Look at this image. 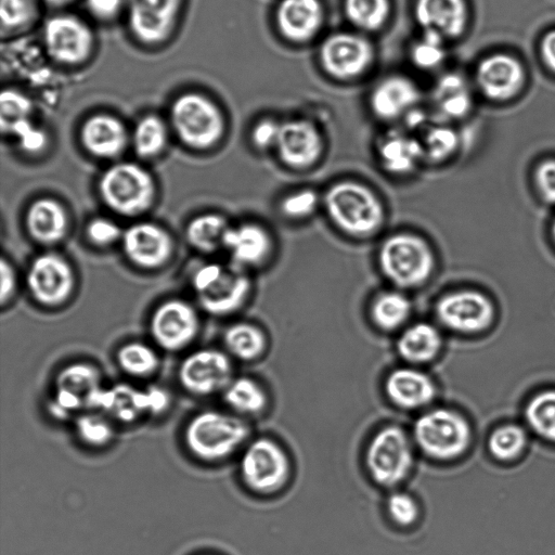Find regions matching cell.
I'll return each instance as SVG.
<instances>
[{"label":"cell","instance_id":"cell-34","mask_svg":"<svg viewBox=\"0 0 555 555\" xmlns=\"http://www.w3.org/2000/svg\"><path fill=\"white\" fill-rule=\"evenodd\" d=\"M222 393L227 405L243 415L259 414L268 405L267 392L249 377L233 378Z\"/></svg>","mask_w":555,"mask_h":555},{"label":"cell","instance_id":"cell-18","mask_svg":"<svg viewBox=\"0 0 555 555\" xmlns=\"http://www.w3.org/2000/svg\"><path fill=\"white\" fill-rule=\"evenodd\" d=\"M493 313L489 299L474 291L447 294L435 306V314L441 325L459 333L485 330L491 323Z\"/></svg>","mask_w":555,"mask_h":555},{"label":"cell","instance_id":"cell-46","mask_svg":"<svg viewBox=\"0 0 555 555\" xmlns=\"http://www.w3.org/2000/svg\"><path fill=\"white\" fill-rule=\"evenodd\" d=\"M3 133L13 135L20 147L29 154H37L48 144L47 133L37 127L30 117L22 119L8 128Z\"/></svg>","mask_w":555,"mask_h":555},{"label":"cell","instance_id":"cell-40","mask_svg":"<svg viewBox=\"0 0 555 555\" xmlns=\"http://www.w3.org/2000/svg\"><path fill=\"white\" fill-rule=\"evenodd\" d=\"M526 418L538 435L555 441V390L535 395L526 408Z\"/></svg>","mask_w":555,"mask_h":555},{"label":"cell","instance_id":"cell-26","mask_svg":"<svg viewBox=\"0 0 555 555\" xmlns=\"http://www.w3.org/2000/svg\"><path fill=\"white\" fill-rule=\"evenodd\" d=\"M375 152L382 169L395 177H408L425 162L421 140L404 131L385 133Z\"/></svg>","mask_w":555,"mask_h":555},{"label":"cell","instance_id":"cell-35","mask_svg":"<svg viewBox=\"0 0 555 555\" xmlns=\"http://www.w3.org/2000/svg\"><path fill=\"white\" fill-rule=\"evenodd\" d=\"M230 224L218 214H204L195 217L186 227V238L196 249L210 253L223 247L224 236Z\"/></svg>","mask_w":555,"mask_h":555},{"label":"cell","instance_id":"cell-50","mask_svg":"<svg viewBox=\"0 0 555 555\" xmlns=\"http://www.w3.org/2000/svg\"><path fill=\"white\" fill-rule=\"evenodd\" d=\"M122 233L117 223L106 218H95L87 228L88 237L96 245H109L121 240Z\"/></svg>","mask_w":555,"mask_h":555},{"label":"cell","instance_id":"cell-15","mask_svg":"<svg viewBox=\"0 0 555 555\" xmlns=\"http://www.w3.org/2000/svg\"><path fill=\"white\" fill-rule=\"evenodd\" d=\"M170 403L169 395L159 387H149L144 390L128 384H116L103 389L95 411L107 416L131 423L145 414H159Z\"/></svg>","mask_w":555,"mask_h":555},{"label":"cell","instance_id":"cell-33","mask_svg":"<svg viewBox=\"0 0 555 555\" xmlns=\"http://www.w3.org/2000/svg\"><path fill=\"white\" fill-rule=\"evenodd\" d=\"M223 343L231 356L243 361L260 358L268 344L264 332L249 322L230 325L224 332Z\"/></svg>","mask_w":555,"mask_h":555},{"label":"cell","instance_id":"cell-52","mask_svg":"<svg viewBox=\"0 0 555 555\" xmlns=\"http://www.w3.org/2000/svg\"><path fill=\"white\" fill-rule=\"evenodd\" d=\"M537 182L543 197L555 203V160H546L539 166Z\"/></svg>","mask_w":555,"mask_h":555},{"label":"cell","instance_id":"cell-43","mask_svg":"<svg viewBox=\"0 0 555 555\" xmlns=\"http://www.w3.org/2000/svg\"><path fill=\"white\" fill-rule=\"evenodd\" d=\"M444 39L434 33L423 31L422 37L411 47L413 64L424 70L438 67L446 55Z\"/></svg>","mask_w":555,"mask_h":555},{"label":"cell","instance_id":"cell-17","mask_svg":"<svg viewBox=\"0 0 555 555\" xmlns=\"http://www.w3.org/2000/svg\"><path fill=\"white\" fill-rule=\"evenodd\" d=\"M199 321L188 302L171 299L163 302L152 314L150 332L154 341L167 351H179L196 337Z\"/></svg>","mask_w":555,"mask_h":555},{"label":"cell","instance_id":"cell-53","mask_svg":"<svg viewBox=\"0 0 555 555\" xmlns=\"http://www.w3.org/2000/svg\"><path fill=\"white\" fill-rule=\"evenodd\" d=\"M0 275H1V292L0 298L1 302L4 304L7 300L11 298L15 291V273L11 264L2 259L0 264Z\"/></svg>","mask_w":555,"mask_h":555},{"label":"cell","instance_id":"cell-16","mask_svg":"<svg viewBox=\"0 0 555 555\" xmlns=\"http://www.w3.org/2000/svg\"><path fill=\"white\" fill-rule=\"evenodd\" d=\"M275 153L289 169L306 170L319 163L324 152V140L319 128L304 118L281 122Z\"/></svg>","mask_w":555,"mask_h":555},{"label":"cell","instance_id":"cell-20","mask_svg":"<svg viewBox=\"0 0 555 555\" xmlns=\"http://www.w3.org/2000/svg\"><path fill=\"white\" fill-rule=\"evenodd\" d=\"M121 241L128 259L145 269L163 266L172 253L170 235L162 227L151 222L130 225L124 231Z\"/></svg>","mask_w":555,"mask_h":555},{"label":"cell","instance_id":"cell-42","mask_svg":"<svg viewBox=\"0 0 555 555\" xmlns=\"http://www.w3.org/2000/svg\"><path fill=\"white\" fill-rule=\"evenodd\" d=\"M424 159L429 163H441L448 159L456 150L459 139L456 132L444 125H434L425 128L420 139Z\"/></svg>","mask_w":555,"mask_h":555},{"label":"cell","instance_id":"cell-56","mask_svg":"<svg viewBox=\"0 0 555 555\" xmlns=\"http://www.w3.org/2000/svg\"><path fill=\"white\" fill-rule=\"evenodd\" d=\"M554 235H555V224H554Z\"/></svg>","mask_w":555,"mask_h":555},{"label":"cell","instance_id":"cell-1","mask_svg":"<svg viewBox=\"0 0 555 555\" xmlns=\"http://www.w3.org/2000/svg\"><path fill=\"white\" fill-rule=\"evenodd\" d=\"M322 208L335 228L358 240L375 236L386 221L379 196L369 185L354 180L331 184L322 194Z\"/></svg>","mask_w":555,"mask_h":555},{"label":"cell","instance_id":"cell-51","mask_svg":"<svg viewBox=\"0 0 555 555\" xmlns=\"http://www.w3.org/2000/svg\"><path fill=\"white\" fill-rule=\"evenodd\" d=\"M88 12L98 21L114 20L126 7V0H85Z\"/></svg>","mask_w":555,"mask_h":555},{"label":"cell","instance_id":"cell-11","mask_svg":"<svg viewBox=\"0 0 555 555\" xmlns=\"http://www.w3.org/2000/svg\"><path fill=\"white\" fill-rule=\"evenodd\" d=\"M43 46L48 55L63 65H78L89 59L94 47L90 26L73 14L50 17L43 27Z\"/></svg>","mask_w":555,"mask_h":555},{"label":"cell","instance_id":"cell-29","mask_svg":"<svg viewBox=\"0 0 555 555\" xmlns=\"http://www.w3.org/2000/svg\"><path fill=\"white\" fill-rule=\"evenodd\" d=\"M442 347L439 330L431 323L420 321L402 328L396 349L398 354L411 364H424L433 361Z\"/></svg>","mask_w":555,"mask_h":555},{"label":"cell","instance_id":"cell-21","mask_svg":"<svg viewBox=\"0 0 555 555\" xmlns=\"http://www.w3.org/2000/svg\"><path fill=\"white\" fill-rule=\"evenodd\" d=\"M232 263L247 269L264 264L273 254L274 241L270 232L256 222L230 225L223 241Z\"/></svg>","mask_w":555,"mask_h":555},{"label":"cell","instance_id":"cell-48","mask_svg":"<svg viewBox=\"0 0 555 555\" xmlns=\"http://www.w3.org/2000/svg\"><path fill=\"white\" fill-rule=\"evenodd\" d=\"M34 14L30 0H1L0 16L2 29L10 31L24 27Z\"/></svg>","mask_w":555,"mask_h":555},{"label":"cell","instance_id":"cell-31","mask_svg":"<svg viewBox=\"0 0 555 555\" xmlns=\"http://www.w3.org/2000/svg\"><path fill=\"white\" fill-rule=\"evenodd\" d=\"M412 302L403 291L391 288L377 293L370 301L369 315L382 332L404 328L412 314Z\"/></svg>","mask_w":555,"mask_h":555},{"label":"cell","instance_id":"cell-6","mask_svg":"<svg viewBox=\"0 0 555 555\" xmlns=\"http://www.w3.org/2000/svg\"><path fill=\"white\" fill-rule=\"evenodd\" d=\"M99 191L112 210L124 216H138L146 211L155 197V183L142 166L118 163L106 169L100 178Z\"/></svg>","mask_w":555,"mask_h":555},{"label":"cell","instance_id":"cell-45","mask_svg":"<svg viewBox=\"0 0 555 555\" xmlns=\"http://www.w3.org/2000/svg\"><path fill=\"white\" fill-rule=\"evenodd\" d=\"M386 511L390 519L401 527L414 525L420 517V506L416 500L402 491H396L388 495Z\"/></svg>","mask_w":555,"mask_h":555},{"label":"cell","instance_id":"cell-32","mask_svg":"<svg viewBox=\"0 0 555 555\" xmlns=\"http://www.w3.org/2000/svg\"><path fill=\"white\" fill-rule=\"evenodd\" d=\"M434 105L446 119L465 116L472 106V95L466 80L456 73L441 76L434 88Z\"/></svg>","mask_w":555,"mask_h":555},{"label":"cell","instance_id":"cell-37","mask_svg":"<svg viewBox=\"0 0 555 555\" xmlns=\"http://www.w3.org/2000/svg\"><path fill=\"white\" fill-rule=\"evenodd\" d=\"M167 142V128L154 114L143 116L132 132V145L137 155L151 158L158 155Z\"/></svg>","mask_w":555,"mask_h":555},{"label":"cell","instance_id":"cell-36","mask_svg":"<svg viewBox=\"0 0 555 555\" xmlns=\"http://www.w3.org/2000/svg\"><path fill=\"white\" fill-rule=\"evenodd\" d=\"M344 11L354 27L374 31L385 25L391 8L389 0H345Z\"/></svg>","mask_w":555,"mask_h":555},{"label":"cell","instance_id":"cell-22","mask_svg":"<svg viewBox=\"0 0 555 555\" xmlns=\"http://www.w3.org/2000/svg\"><path fill=\"white\" fill-rule=\"evenodd\" d=\"M476 81L488 98L506 100L521 89L525 81V69L516 57L496 53L485 57L479 63Z\"/></svg>","mask_w":555,"mask_h":555},{"label":"cell","instance_id":"cell-14","mask_svg":"<svg viewBox=\"0 0 555 555\" xmlns=\"http://www.w3.org/2000/svg\"><path fill=\"white\" fill-rule=\"evenodd\" d=\"M184 0H126L127 24L141 43L157 46L172 34Z\"/></svg>","mask_w":555,"mask_h":555},{"label":"cell","instance_id":"cell-5","mask_svg":"<svg viewBox=\"0 0 555 555\" xmlns=\"http://www.w3.org/2000/svg\"><path fill=\"white\" fill-rule=\"evenodd\" d=\"M192 285L202 308L214 315H227L238 310L251 292V281L246 271L233 263L201 266L193 273Z\"/></svg>","mask_w":555,"mask_h":555},{"label":"cell","instance_id":"cell-7","mask_svg":"<svg viewBox=\"0 0 555 555\" xmlns=\"http://www.w3.org/2000/svg\"><path fill=\"white\" fill-rule=\"evenodd\" d=\"M413 439L426 456L448 461L461 455L470 442L467 421L449 409H433L417 417Z\"/></svg>","mask_w":555,"mask_h":555},{"label":"cell","instance_id":"cell-10","mask_svg":"<svg viewBox=\"0 0 555 555\" xmlns=\"http://www.w3.org/2000/svg\"><path fill=\"white\" fill-rule=\"evenodd\" d=\"M289 475L288 455L274 440L257 438L244 449L240 460V476L253 492L274 493L286 485Z\"/></svg>","mask_w":555,"mask_h":555},{"label":"cell","instance_id":"cell-54","mask_svg":"<svg viewBox=\"0 0 555 555\" xmlns=\"http://www.w3.org/2000/svg\"><path fill=\"white\" fill-rule=\"evenodd\" d=\"M540 50L545 64L555 72V30H551L543 36Z\"/></svg>","mask_w":555,"mask_h":555},{"label":"cell","instance_id":"cell-41","mask_svg":"<svg viewBox=\"0 0 555 555\" xmlns=\"http://www.w3.org/2000/svg\"><path fill=\"white\" fill-rule=\"evenodd\" d=\"M75 431L78 439L89 447H104L114 437V428L109 420L100 411H87L78 414L75 420Z\"/></svg>","mask_w":555,"mask_h":555},{"label":"cell","instance_id":"cell-13","mask_svg":"<svg viewBox=\"0 0 555 555\" xmlns=\"http://www.w3.org/2000/svg\"><path fill=\"white\" fill-rule=\"evenodd\" d=\"M232 362L218 349L204 348L188 354L178 370V378L189 393L207 397L223 391L232 378Z\"/></svg>","mask_w":555,"mask_h":555},{"label":"cell","instance_id":"cell-49","mask_svg":"<svg viewBox=\"0 0 555 555\" xmlns=\"http://www.w3.org/2000/svg\"><path fill=\"white\" fill-rule=\"evenodd\" d=\"M281 130V122L273 118H262L251 128L250 141L259 152L275 150Z\"/></svg>","mask_w":555,"mask_h":555},{"label":"cell","instance_id":"cell-19","mask_svg":"<svg viewBox=\"0 0 555 555\" xmlns=\"http://www.w3.org/2000/svg\"><path fill=\"white\" fill-rule=\"evenodd\" d=\"M27 285L38 302L57 306L69 297L74 287V273L63 257L53 253L42 254L28 268Z\"/></svg>","mask_w":555,"mask_h":555},{"label":"cell","instance_id":"cell-23","mask_svg":"<svg viewBox=\"0 0 555 555\" xmlns=\"http://www.w3.org/2000/svg\"><path fill=\"white\" fill-rule=\"evenodd\" d=\"M421 94L408 77L392 75L380 80L370 95V107L375 117L393 121L415 109Z\"/></svg>","mask_w":555,"mask_h":555},{"label":"cell","instance_id":"cell-38","mask_svg":"<svg viewBox=\"0 0 555 555\" xmlns=\"http://www.w3.org/2000/svg\"><path fill=\"white\" fill-rule=\"evenodd\" d=\"M116 360L122 372L139 378L150 377L159 365L154 349L140 341L122 345L116 353Z\"/></svg>","mask_w":555,"mask_h":555},{"label":"cell","instance_id":"cell-27","mask_svg":"<svg viewBox=\"0 0 555 555\" xmlns=\"http://www.w3.org/2000/svg\"><path fill=\"white\" fill-rule=\"evenodd\" d=\"M323 18L320 0H281L275 10L279 31L297 43L312 39L319 33Z\"/></svg>","mask_w":555,"mask_h":555},{"label":"cell","instance_id":"cell-12","mask_svg":"<svg viewBox=\"0 0 555 555\" xmlns=\"http://www.w3.org/2000/svg\"><path fill=\"white\" fill-rule=\"evenodd\" d=\"M374 55V47L367 38L349 31L328 35L319 50L323 69L340 80L361 76L372 65Z\"/></svg>","mask_w":555,"mask_h":555},{"label":"cell","instance_id":"cell-24","mask_svg":"<svg viewBox=\"0 0 555 555\" xmlns=\"http://www.w3.org/2000/svg\"><path fill=\"white\" fill-rule=\"evenodd\" d=\"M384 390L388 400L403 410L428 405L437 391L431 377L413 366L392 370L385 379Z\"/></svg>","mask_w":555,"mask_h":555},{"label":"cell","instance_id":"cell-28","mask_svg":"<svg viewBox=\"0 0 555 555\" xmlns=\"http://www.w3.org/2000/svg\"><path fill=\"white\" fill-rule=\"evenodd\" d=\"M80 140L90 154L113 158L126 147L128 133L124 122L117 117L99 113L85 120L80 129Z\"/></svg>","mask_w":555,"mask_h":555},{"label":"cell","instance_id":"cell-39","mask_svg":"<svg viewBox=\"0 0 555 555\" xmlns=\"http://www.w3.org/2000/svg\"><path fill=\"white\" fill-rule=\"evenodd\" d=\"M321 207L322 194L311 188H301L286 193L278 205L279 212L291 221L307 220Z\"/></svg>","mask_w":555,"mask_h":555},{"label":"cell","instance_id":"cell-25","mask_svg":"<svg viewBox=\"0 0 555 555\" xmlns=\"http://www.w3.org/2000/svg\"><path fill=\"white\" fill-rule=\"evenodd\" d=\"M414 16L423 31L446 40L463 34L468 9L465 0H415Z\"/></svg>","mask_w":555,"mask_h":555},{"label":"cell","instance_id":"cell-3","mask_svg":"<svg viewBox=\"0 0 555 555\" xmlns=\"http://www.w3.org/2000/svg\"><path fill=\"white\" fill-rule=\"evenodd\" d=\"M248 435L249 428L240 417L218 410H205L189 421L183 439L193 456L214 463L234 453Z\"/></svg>","mask_w":555,"mask_h":555},{"label":"cell","instance_id":"cell-30","mask_svg":"<svg viewBox=\"0 0 555 555\" xmlns=\"http://www.w3.org/2000/svg\"><path fill=\"white\" fill-rule=\"evenodd\" d=\"M26 227L30 236L37 242L54 244L67 232V214L57 201L39 198L27 209Z\"/></svg>","mask_w":555,"mask_h":555},{"label":"cell","instance_id":"cell-8","mask_svg":"<svg viewBox=\"0 0 555 555\" xmlns=\"http://www.w3.org/2000/svg\"><path fill=\"white\" fill-rule=\"evenodd\" d=\"M365 467L375 483L391 488L401 483L414 463L412 441L398 425L377 430L365 450Z\"/></svg>","mask_w":555,"mask_h":555},{"label":"cell","instance_id":"cell-55","mask_svg":"<svg viewBox=\"0 0 555 555\" xmlns=\"http://www.w3.org/2000/svg\"><path fill=\"white\" fill-rule=\"evenodd\" d=\"M49 7L52 8H62L69 3H72L74 0H43Z\"/></svg>","mask_w":555,"mask_h":555},{"label":"cell","instance_id":"cell-4","mask_svg":"<svg viewBox=\"0 0 555 555\" xmlns=\"http://www.w3.org/2000/svg\"><path fill=\"white\" fill-rule=\"evenodd\" d=\"M170 122L178 138L196 150L217 144L225 128L220 107L210 98L194 91L182 93L173 100Z\"/></svg>","mask_w":555,"mask_h":555},{"label":"cell","instance_id":"cell-9","mask_svg":"<svg viewBox=\"0 0 555 555\" xmlns=\"http://www.w3.org/2000/svg\"><path fill=\"white\" fill-rule=\"evenodd\" d=\"M103 389L96 366L85 362L72 363L56 375L49 412L57 420H65L77 412L96 410Z\"/></svg>","mask_w":555,"mask_h":555},{"label":"cell","instance_id":"cell-2","mask_svg":"<svg viewBox=\"0 0 555 555\" xmlns=\"http://www.w3.org/2000/svg\"><path fill=\"white\" fill-rule=\"evenodd\" d=\"M377 264L393 288L404 292L420 288L429 281L435 271L436 257L422 235L397 232L380 243Z\"/></svg>","mask_w":555,"mask_h":555},{"label":"cell","instance_id":"cell-47","mask_svg":"<svg viewBox=\"0 0 555 555\" xmlns=\"http://www.w3.org/2000/svg\"><path fill=\"white\" fill-rule=\"evenodd\" d=\"M31 103L22 93L5 90L1 94V129L4 132L17 121L30 117Z\"/></svg>","mask_w":555,"mask_h":555},{"label":"cell","instance_id":"cell-44","mask_svg":"<svg viewBox=\"0 0 555 555\" xmlns=\"http://www.w3.org/2000/svg\"><path fill=\"white\" fill-rule=\"evenodd\" d=\"M526 443V434L517 425H505L495 429L489 438L491 453L500 460L517 456Z\"/></svg>","mask_w":555,"mask_h":555}]
</instances>
